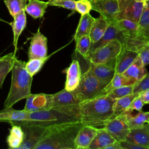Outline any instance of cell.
Returning a JSON list of instances; mask_svg holds the SVG:
<instances>
[{
    "label": "cell",
    "instance_id": "6da1fadb",
    "mask_svg": "<svg viewBox=\"0 0 149 149\" xmlns=\"http://www.w3.org/2000/svg\"><path fill=\"white\" fill-rule=\"evenodd\" d=\"M115 100L107 94H101L80 102L79 108L81 123L96 128L103 127L113 118Z\"/></svg>",
    "mask_w": 149,
    "mask_h": 149
},
{
    "label": "cell",
    "instance_id": "7a4b0ae2",
    "mask_svg": "<svg viewBox=\"0 0 149 149\" xmlns=\"http://www.w3.org/2000/svg\"><path fill=\"white\" fill-rule=\"evenodd\" d=\"M81 122L48 126L44 137L36 149H75L76 136Z\"/></svg>",
    "mask_w": 149,
    "mask_h": 149
},
{
    "label": "cell",
    "instance_id": "3957f363",
    "mask_svg": "<svg viewBox=\"0 0 149 149\" xmlns=\"http://www.w3.org/2000/svg\"><path fill=\"white\" fill-rule=\"evenodd\" d=\"M79 104L63 107L50 108L39 111L29 112L28 120L23 123L50 126L80 122Z\"/></svg>",
    "mask_w": 149,
    "mask_h": 149
},
{
    "label": "cell",
    "instance_id": "277c9868",
    "mask_svg": "<svg viewBox=\"0 0 149 149\" xmlns=\"http://www.w3.org/2000/svg\"><path fill=\"white\" fill-rule=\"evenodd\" d=\"M26 62L15 58L11 70V85L4 102L3 108L12 107L19 101L26 98L31 94L33 77L27 71Z\"/></svg>",
    "mask_w": 149,
    "mask_h": 149
},
{
    "label": "cell",
    "instance_id": "5b68a950",
    "mask_svg": "<svg viewBox=\"0 0 149 149\" xmlns=\"http://www.w3.org/2000/svg\"><path fill=\"white\" fill-rule=\"evenodd\" d=\"M105 86L106 85L101 83L88 68L81 74L78 86L72 92L81 102L101 94Z\"/></svg>",
    "mask_w": 149,
    "mask_h": 149
},
{
    "label": "cell",
    "instance_id": "8992f818",
    "mask_svg": "<svg viewBox=\"0 0 149 149\" xmlns=\"http://www.w3.org/2000/svg\"><path fill=\"white\" fill-rule=\"evenodd\" d=\"M122 49L121 42L114 39L90 52L87 61L93 64H107L113 61Z\"/></svg>",
    "mask_w": 149,
    "mask_h": 149
},
{
    "label": "cell",
    "instance_id": "52a82bcc",
    "mask_svg": "<svg viewBox=\"0 0 149 149\" xmlns=\"http://www.w3.org/2000/svg\"><path fill=\"white\" fill-rule=\"evenodd\" d=\"M10 124L20 125L24 132L23 141L19 149H36L44 137L48 128V126L20 122H12Z\"/></svg>",
    "mask_w": 149,
    "mask_h": 149
},
{
    "label": "cell",
    "instance_id": "ba28073f",
    "mask_svg": "<svg viewBox=\"0 0 149 149\" xmlns=\"http://www.w3.org/2000/svg\"><path fill=\"white\" fill-rule=\"evenodd\" d=\"M103 127L116 141L125 140L130 131L127 114L124 113L109 119Z\"/></svg>",
    "mask_w": 149,
    "mask_h": 149
},
{
    "label": "cell",
    "instance_id": "9c48e42d",
    "mask_svg": "<svg viewBox=\"0 0 149 149\" xmlns=\"http://www.w3.org/2000/svg\"><path fill=\"white\" fill-rule=\"evenodd\" d=\"M120 10L117 14L116 20L129 19L138 23L144 7V2L135 0H119Z\"/></svg>",
    "mask_w": 149,
    "mask_h": 149
},
{
    "label": "cell",
    "instance_id": "30bf717a",
    "mask_svg": "<svg viewBox=\"0 0 149 149\" xmlns=\"http://www.w3.org/2000/svg\"><path fill=\"white\" fill-rule=\"evenodd\" d=\"M47 38L41 33L40 28L33 34L30 39V46L28 49V59L45 58L48 52Z\"/></svg>",
    "mask_w": 149,
    "mask_h": 149
},
{
    "label": "cell",
    "instance_id": "8fae6325",
    "mask_svg": "<svg viewBox=\"0 0 149 149\" xmlns=\"http://www.w3.org/2000/svg\"><path fill=\"white\" fill-rule=\"evenodd\" d=\"M91 9L98 12L109 21L115 19L120 10L119 0H91Z\"/></svg>",
    "mask_w": 149,
    "mask_h": 149
},
{
    "label": "cell",
    "instance_id": "7c38bea8",
    "mask_svg": "<svg viewBox=\"0 0 149 149\" xmlns=\"http://www.w3.org/2000/svg\"><path fill=\"white\" fill-rule=\"evenodd\" d=\"M80 101L75 97L72 91L65 88L53 94H49V108H59L79 104Z\"/></svg>",
    "mask_w": 149,
    "mask_h": 149
},
{
    "label": "cell",
    "instance_id": "4fadbf2b",
    "mask_svg": "<svg viewBox=\"0 0 149 149\" xmlns=\"http://www.w3.org/2000/svg\"><path fill=\"white\" fill-rule=\"evenodd\" d=\"M138 56L139 54L137 51L125 48H122L121 52L113 62L115 73L122 74Z\"/></svg>",
    "mask_w": 149,
    "mask_h": 149
},
{
    "label": "cell",
    "instance_id": "5bb4252c",
    "mask_svg": "<svg viewBox=\"0 0 149 149\" xmlns=\"http://www.w3.org/2000/svg\"><path fill=\"white\" fill-rule=\"evenodd\" d=\"M114 39H118L121 42L122 46L125 42V38L124 36L119 30L113 20L110 21L109 24L108 25L104 34L101 38V39H100L97 42L91 44L90 48V52Z\"/></svg>",
    "mask_w": 149,
    "mask_h": 149
},
{
    "label": "cell",
    "instance_id": "9a60e30c",
    "mask_svg": "<svg viewBox=\"0 0 149 149\" xmlns=\"http://www.w3.org/2000/svg\"><path fill=\"white\" fill-rule=\"evenodd\" d=\"M49 94L45 93L30 94L26 99L24 109L28 112L39 111L49 108Z\"/></svg>",
    "mask_w": 149,
    "mask_h": 149
},
{
    "label": "cell",
    "instance_id": "2e32d148",
    "mask_svg": "<svg viewBox=\"0 0 149 149\" xmlns=\"http://www.w3.org/2000/svg\"><path fill=\"white\" fill-rule=\"evenodd\" d=\"M65 72L66 76L65 88L72 91L78 86L81 79V70L79 61L73 59Z\"/></svg>",
    "mask_w": 149,
    "mask_h": 149
},
{
    "label": "cell",
    "instance_id": "e0dca14e",
    "mask_svg": "<svg viewBox=\"0 0 149 149\" xmlns=\"http://www.w3.org/2000/svg\"><path fill=\"white\" fill-rule=\"evenodd\" d=\"M88 68L92 73L103 84L107 85L113 79L115 71L111 63L107 64L90 63Z\"/></svg>",
    "mask_w": 149,
    "mask_h": 149
},
{
    "label": "cell",
    "instance_id": "ac0fdd59",
    "mask_svg": "<svg viewBox=\"0 0 149 149\" xmlns=\"http://www.w3.org/2000/svg\"><path fill=\"white\" fill-rule=\"evenodd\" d=\"M97 130L98 128L83 125L75 138V149H88Z\"/></svg>",
    "mask_w": 149,
    "mask_h": 149
},
{
    "label": "cell",
    "instance_id": "d6986e66",
    "mask_svg": "<svg viewBox=\"0 0 149 149\" xmlns=\"http://www.w3.org/2000/svg\"><path fill=\"white\" fill-rule=\"evenodd\" d=\"M125 140L149 149V125L130 129Z\"/></svg>",
    "mask_w": 149,
    "mask_h": 149
},
{
    "label": "cell",
    "instance_id": "ffe728a7",
    "mask_svg": "<svg viewBox=\"0 0 149 149\" xmlns=\"http://www.w3.org/2000/svg\"><path fill=\"white\" fill-rule=\"evenodd\" d=\"M13 22L9 23V24H10L12 28L13 34V45L15 48L14 54H16L17 48L19 38L26 26V15L25 9L21 10L14 17H13Z\"/></svg>",
    "mask_w": 149,
    "mask_h": 149
},
{
    "label": "cell",
    "instance_id": "44dd1931",
    "mask_svg": "<svg viewBox=\"0 0 149 149\" xmlns=\"http://www.w3.org/2000/svg\"><path fill=\"white\" fill-rule=\"evenodd\" d=\"M110 21L102 15H100L97 18H95L88 35L91 41V44L101 39Z\"/></svg>",
    "mask_w": 149,
    "mask_h": 149
},
{
    "label": "cell",
    "instance_id": "7402d4cb",
    "mask_svg": "<svg viewBox=\"0 0 149 149\" xmlns=\"http://www.w3.org/2000/svg\"><path fill=\"white\" fill-rule=\"evenodd\" d=\"M29 112L24 109H15L12 107L3 109L0 111V122L12 123L14 122H24L28 120Z\"/></svg>",
    "mask_w": 149,
    "mask_h": 149
},
{
    "label": "cell",
    "instance_id": "603a6c76",
    "mask_svg": "<svg viewBox=\"0 0 149 149\" xmlns=\"http://www.w3.org/2000/svg\"><path fill=\"white\" fill-rule=\"evenodd\" d=\"M115 141L104 127L98 128L97 132L88 149H105L106 147Z\"/></svg>",
    "mask_w": 149,
    "mask_h": 149
},
{
    "label": "cell",
    "instance_id": "cb8c5ba5",
    "mask_svg": "<svg viewBox=\"0 0 149 149\" xmlns=\"http://www.w3.org/2000/svg\"><path fill=\"white\" fill-rule=\"evenodd\" d=\"M137 24L139 37L149 42V1L144 2L143 10Z\"/></svg>",
    "mask_w": 149,
    "mask_h": 149
},
{
    "label": "cell",
    "instance_id": "d4e9b609",
    "mask_svg": "<svg viewBox=\"0 0 149 149\" xmlns=\"http://www.w3.org/2000/svg\"><path fill=\"white\" fill-rule=\"evenodd\" d=\"M147 73L146 66L144 65L141 59L138 56L122 74L126 77L134 79L136 81H139L145 76Z\"/></svg>",
    "mask_w": 149,
    "mask_h": 149
},
{
    "label": "cell",
    "instance_id": "484cf974",
    "mask_svg": "<svg viewBox=\"0 0 149 149\" xmlns=\"http://www.w3.org/2000/svg\"><path fill=\"white\" fill-rule=\"evenodd\" d=\"M6 139V143L9 148L19 149L24 139V132L19 125L12 124Z\"/></svg>",
    "mask_w": 149,
    "mask_h": 149
},
{
    "label": "cell",
    "instance_id": "4316f807",
    "mask_svg": "<svg viewBox=\"0 0 149 149\" xmlns=\"http://www.w3.org/2000/svg\"><path fill=\"white\" fill-rule=\"evenodd\" d=\"M25 12L34 19L42 17L48 6V2L40 0H28Z\"/></svg>",
    "mask_w": 149,
    "mask_h": 149
},
{
    "label": "cell",
    "instance_id": "83f0119b",
    "mask_svg": "<svg viewBox=\"0 0 149 149\" xmlns=\"http://www.w3.org/2000/svg\"><path fill=\"white\" fill-rule=\"evenodd\" d=\"M95 20L89 13L81 15L76 29L74 39L75 41L83 36H88L92 24Z\"/></svg>",
    "mask_w": 149,
    "mask_h": 149
},
{
    "label": "cell",
    "instance_id": "f1b7e54d",
    "mask_svg": "<svg viewBox=\"0 0 149 149\" xmlns=\"http://www.w3.org/2000/svg\"><path fill=\"white\" fill-rule=\"evenodd\" d=\"M136 82L137 81L134 79L126 77L123 74L115 73L111 82L104 87L101 94H107L112 89L119 87L134 85Z\"/></svg>",
    "mask_w": 149,
    "mask_h": 149
},
{
    "label": "cell",
    "instance_id": "f546056e",
    "mask_svg": "<svg viewBox=\"0 0 149 149\" xmlns=\"http://www.w3.org/2000/svg\"><path fill=\"white\" fill-rule=\"evenodd\" d=\"M138 95L139 93H132L116 99L114 102L113 107V118L124 113L130 106L133 100Z\"/></svg>",
    "mask_w": 149,
    "mask_h": 149
},
{
    "label": "cell",
    "instance_id": "4dcf8cb0",
    "mask_svg": "<svg viewBox=\"0 0 149 149\" xmlns=\"http://www.w3.org/2000/svg\"><path fill=\"white\" fill-rule=\"evenodd\" d=\"M16 58V54L12 52L3 56L0 60V88L2 87L6 76L11 71Z\"/></svg>",
    "mask_w": 149,
    "mask_h": 149
},
{
    "label": "cell",
    "instance_id": "1f68e13d",
    "mask_svg": "<svg viewBox=\"0 0 149 149\" xmlns=\"http://www.w3.org/2000/svg\"><path fill=\"white\" fill-rule=\"evenodd\" d=\"M127 122L130 129L136 128L143 126L146 123H149V112L139 111L136 116L132 113L127 114Z\"/></svg>",
    "mask_w": 149,
    "mask_h": 149
},
{
    "label": "cell",
    "instance_id": "d6a6232c",
    "mask_svg": "<svg viewBox=\"0 0 149 149\" xmlns=\"http://www.w3.org/2000/svg\"><path fill=\"white\" fill-rule=\"evenodd\" d=\"M76 51L87 60L91 45L89 36H83L80 37L76 41Z\"/></svg>",
    "mask_w": 149,
    "mask_h": 149
},
{
    "label": "cell",
    "instance_id": "836d02e7",
    "mask_svg": "<svg viewBox=\"0 0 149 149\" xmlns=\"http://www.w3.org/2000/svg\"><path fill=\"white\" fill-rule=\"evenodd\" d=\"M48 58L49 56H47L45 58H33L29 59V61L26 62L25 65L27 71L31 76L33 77L40 71Z\"/></svg>",
    "mask_w": 149,
    "mask_h": 149
},
{
    "label": "cell",
    "instance_id": "e575fe53",
    "mask_svg": "<svg viewBox=\"0 0 149 149\" xmlns=\"http://www.w3.org/2000/svg\"><path fill=\"white\" fill-rule=\"evenodd\" d=\"M27 0H5L4 3L12 17L21 10L25 9Z\"/></svg>",
    "mask_w": 149,
    "mask_h": 149
},
{
    "label": "cell",
    "instance_id": "d590c367",
    "mask_svg": "<svg viewBox=\"0 0 149 149\" xmlns=\"http://www.w3.org/2000/svg\"><path fill=\"white\" fill-rule=\"evenodd\" d=\"M134 85L122 86L118 88H115L111 90L107 94L113 99L116 100L122 97L133 93Z\"/></svg>",
    "mask_w": 149,
    "mask_h": 149
},
{
    "label": "cell",
    "instance_id": "8d00e7d4",
    "mask_svg": "<svg viewBox=\"0 0 149 149\" xmlns=\"http://www.w3.org/2000/svg\"><path fill=\"white\" fill-rule=\"evenodd\" d=\"M76 1L74 0H54L48 1V4L49 6L62 7L68 9L76 11Z\"/></svg>",
    "mask_w": 149,
    "mask_h": 149
},
{
    "label": "cell",
    "instance_id": "74e56055",
    "mask_svg": "<svg viewBox=\"0 0 149 149\" xmlns=\"http://www.w3.org/2000/svg\"><path fill=\"white\" fill-rule=\"evenodd\" d=\"M76 11L79 12L81 16L88 13L91 10V3L88 0H79L75 2Z\"/></svg>",
    "mask_w": 149,
    "mask_h": 149
},
{
    "label": "cell",
    "instance_id": "f35d334b",
    "mask_svg": "<svg viewBox=\"0 0 149 149\" xmlns=\"http://www.w3.org/2000/svg\"><path fill=\"white\" fill-rule=\"evenodd\" d=\"M149 89V72L140 81H137L134 85L133 93H139Z\"/></svg>",
    "mask_w": 149,
    "mask_h": 149
},
{
    "label": "cell",
    "instance_id": "ab89813d",
    "mask_svg": "<svg viewBox=\"0 0 149 149\" xmlns=\"http://www.w3.org/2000/svg\"><path fill=\"white\" fill-rule=\"evenodd\" d=\"M144 105V103L143 102V100L141 99L139 95H138L133 100L130 106L129 107V108H127V109L125 113L127 114H130L132 113V112L133 110H136L139 112L141 111Z\"/></svg>",
    "mask_w": 149,
    "mask_h": 149
},
{
    "label": "cell",
    "instance_id": "60d3db41",
    "mask_svg": "<svg viewBox=\"0 0 149 149\" xmlns=\"http://www.w3.org/2000/svg\"><path fill=\"white\" fill-rule=\"evenodd\" d=\"M139 56L141 59L144 66L149 64V42L143 45L137 51Z\"/></svg>",
    "mask_w": 149,
    "mask_h": 149
},
{
    "label": "cell",
    "instance_id": "b9f144b4",
    "mask_svg": "<svg viewBox=\"0 0 149 149\" xmlns=\"http://www.w3.org/2000/svg\"><path fill=\"white\" fill-rule=\"evenodd\" d=\"M120 144L123 149H145L144 147L141 146L125 140L120 141Z\"/></svg>",
    "mask_w": 149,
    "mask_h": 149
},
{
    "label": "cell",
    "instance_id": "7bdbcfd3",
    "mask_svg": "<svg viewBox=\"0 0 149 149\" xmlns=\"http://www.w3.org/2000/svg\"><path fill=\"white\" fill-rule=\"evenodd\" d=\"M139 95L144 104H149V89L139 93Z\"/></svg>",
    "mask_w": 149,
    "mask_h": 149
},
{
    "label": "cell",
    "instance_id": "ee69618b",
    "mask_svg": "<svg viewBox=\"0 0 149 149\" xmlns=\"http://www.w3.org/2000/svg\"><path fill=\"white\" fill-rule=\"evenodd\" d=\"M105 149H123V148L120 144V142L115 141L111 144L106 147Z\"/></svg>",
    "mask_w": 149,
    "mask_h": 149
},
{
    "label": "cell",
    "instance_id": "f6af8a7d",
    "mask_svg": "<svg viewBox=\"0 0 149 149\" xmlns=\"http://www.w3.org/2000/svg\"><path fill=\"white\" fill-rule=\"evenodd\" d=\"M137 2H147L149 1V0H135Z\"/></svg>",
    "mask_w": 149,
    "mask_h": 149
},
{
    "label": "cell",
    "instance_id": "bcb514c9",
    "mask_svg": "<svg viewBox=\"0 0 149 149\" xmlns=\"http://www.w3.org/2000/svg\"><path fill=\"white\" fill-rule=\"evenodd\" d=\"M0 22H6V23H8V22H6L5 20H3L2 18H1L0 17Z\"/></svg>",
    "mask_w": 149,
    "mask_h": 149
},
{
    "label": "cell",
    "instance_id": "7dc6e473",
    "mask_svg": "<svg viewBox=\"0 0 149 149\" xmlns=\"http://www.w3.org/2000/svg\"><path fill=\"white\" fill-rule=\"evenodd\" d=\"M3 58V56H0V60Z\"/></svg>",
    "mask_w": 149,
    "mask_h": 149
},
{
    "label": "cell",
    "instance_id": "c3c4849f",
    "mask_svg": "<svg viewBox=\"0 0 149 149\" xmlns=\"http://www.w3.org/2000/svg\"><path fill=\"white\" fill-rule=\"evenodd\" d=\"M75 1H79V0H74ZM88 1H91V0H88Z\"/></svg>",
    "mask_w": 149,
    "mask_h": 149
},
{
    "label": "cell",
    "instance_id": "681fc988",
    "mask_svg": "<svg viewBox=\"0 0 149 149\" xmlns=\"http://www.w3.org/2000/svg\"><path fill=\"white\" fill-rule=\"evenodd\" d=\"M48 1H54V0H48Z\"/></svg>",
    "mask_w": 149,
    "mask_h": 149
},
{
    "label": "cell",
    "instance_id": "f907efd6",
    "mask_svg": "<svg viewBox=\"0 0 149 149\" xmlns=\"http://www.w3.org/2000/svg\"><path fill=\"white\" fill-rule=\"evenodd\" d=\"M3 1H5V0H3Z\"/></svg>",
    "mask_w": 149,
    "mask_h": 149
},
{
    "label": "cell",
    "instance_id": "816d5d0a",
    "mask_svg": "<svg viewBox=\"0 0 149 149\" xmlns=\"http://www.w3.org/2000/svg\"><path fill=\"white\" fill-rule=\"evenodd\" d=\"M148 125H149V123H148Z\"/></svg>",
    "mask_w": 149,
    "mask_h": 149
},
{
    "label": "cell",
    "instance_id": "f5cc1de1",
    "mask_svg": "<svg viewBox=\"0 0 149 149\" xmlns=\"http://www.w3.org/2000/svg\"><path fill=\"white\" fill-rule=\"evenodd\" d=\"M27 1H28V0H27Z\"/></svg>",
    "mask_w": 149,
    "mask_h": 149
}]
</instances>
